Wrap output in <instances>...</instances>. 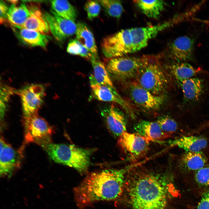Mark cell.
<instances>
[{
    "mask_svg": "<svg viewBox=\"0 0 209 209\" xmlns=\"http://www.w3.org/2000/svg\"><path fill=\"white\" fill-rule=\"evenodd\" d=\"M171 179L167 172L132 168L122 194L129 209H165L170 195Z\"/></svg>",
    "mask_w": 209,
    "mask_h": 209,
    "instance_id": "obj_1",
    "label": "cell"
},
{
    "mask_svg": "<svg viewBox=\"0 0 209 209\" xmlns=\"http://www.w3.org/2000/svg\"><path fill=\"white\" fill-rule=\"evenodd\" d=\"M134 167L108 169L88 174L74 188V197L80 209L99 201H112L122 195L127 175Z\"/></svg>",
    "mask_w": 209,
    "mask_h": 209,
    "instance_id": "obj_2",
    "label": "cell"
},
{
    "mask_svg": "<svg viewBox=\"0 0 209 209\" xmlns=\"http://www.w3.org/2000/svg\"><path fill=\"white\" fill-rule=\"evenodd\" d=\"M40 145L55 163L73 168L81 173L86 172L89 165L91 150L51 142Z\"/></svg>",
    "mask_w": 209,
    "mask_h": 209,
    "instance_id": "obj_3",
    "label": "cell"
},
{
    "mask_svg": "<svg viewBox=\"0 0 209 209\" xmlns=\"http://www.w3.org/2000/svg\"><path fill=\"white\" fill-rule=\"evenodd\" d=\"M135 78L141 86L156 96H163L168 85L165 71L153 58L142 67Z\"/></svg>",
    "mask_w": 209,
    "mask_h": 209,
    "instance_id": "obj_4",
    "label": "cell"
},
{
    "mask_svg": "<svg viewBox=\"0 0 209 209\" xmlns=\"http://www.w3.org/2000/svg\"><path fill=\"white\" fill-rule=\"evenodd\" d=\"M152 58L150 56L117 57L111 59L106 67L110 77L127 80L135 78L140 70Z\"/></svg>",
    "mask_w": 209,
    "mask_h": 209,
    "instance_id": "obj_5",
    "label": "cell"
},
{
    "mask_svg": "<svg viewBox=\"0 0 209 209\" xmlns=\"http://www.w3.org/2000/svg\"><path fill=\"white\" fill-rule=\"evenodd\" d=\"M101 46L105 56L111 59L133 53L130 28L121 30L105 38L102 41Z\"/></svg>",
    "mask_w": 209,
    "mask_h": 209,
    "instance_id": "obj_6",
    "label": "cell"
},
{
    "mask_svg": "<svg viewBox=\"0 0 209 209\" xmlns=\"http://www.w3.org/2000/svg\"><path fill=\"white\" fill-rule=\"evenodd\" d=\"M23 122L26 142H34L40 145L51 142V137L53 130L38 114L23 116Z\"/></svg>",
    "mask_w": 209,
    "mask_h": 209,
    "instance_id": "obj_7",
    "label": "cell"
},
{
    "mask_svg": "<svg viewBox=\"0 0 209 209\" xmlns=\"http://www.w3.org/2000/svg\"><path fill=\"white\" fill-rule=\"evenodd\" d=\"M118 142L128 158L135 161L146 156L150 141L137 133L126 131L118 138Z\"/></svg>",
    "mask_w": 209,
    "mask_h": 209,
    "instance_id": "obj_8",
    "label": "cell"
},
{
    "mask_svg": "<svg viewBox=\"0 0 209 209\" xmlns=\"http://www.w3.org/2000/svg\"><path fill=\"white\" fill-rule=\"evenodd\" d=\"M127 89L132 101L144 110H156L161 107L163 102V96L154 95L141 86L135 80L128 83Z\"/></svg>",
    "mask_w": 209,
    "mask_h": 209,
    "instance_id": "obj_9",
    "label": "cell"
},
{
    "mask_svg": "<svg viewBox=\"0 0 209 209\" xmlns=\"http://www.w3.org/2000/svg\"><path fill=\"white\" fill-rule=\"evenodd\" d=\"M18 93L21 98L24 116L38 114L45 96L44 86L39 84H29L21 89Z\"/></svg>",
    "mask_w": 209,
    "mask_h": 209,
    "instance_id": "obj_10",
    "label": "cell"
},
{
    "mask_svg": "<svg viewBox=\"0 0 209 209\" xmlns=\"http://www.w3.org/2000/svg\"><path fill=\"white\" fill-rule=\"evenodd\" d=\"M194 45V41L192 38L181 36L169 44L165 54L173 63L186 62L193 58Z\"/></svg>",
    "mask_w": 209,
    "mask_h": 209,
    "instance_id": "obj_11",
    "label": "cell"
},
{
    "mask_svg": "<svg viewBox=\"0 0 209 209\" xmlns=\"http://www.w3.org/2000/svg\"><path fill=\"white\" fill-rule=\"evenodd\" d=\"M175 19L153 26L130 28L132 40L133 52L138 51L146 46L149 41L160 32L172 26Z\"/></svg>",
    "mask_w": 209,
    "mask_h": 209,
    "instance_id": "obj_12",
    "label": "cell"
},
{
    "mask_svg": "<svg viewBox=\"0 0 209 209\" xmlns=\"http://www.w3.org/2000/svg\"><path fill=\"white\" fill-rule=\"evenodd\" d=\"M45 12L44 16L50 31L57 40L63 41L75 33L77 24L75 22L62 18L51 11Z\"/></svg>",
    "mask_w": 209,
    "mask_h": 209,
    "instance_id": "obj_13",
    "label": "cell"
},
{
    "mask_svg": "<svg viewBox=\"0 0 209 209\" xmlns=\"http://www.w3.org/2000/svg\"><path fill=\"white\" fill-rule=\"evenodd\" d=\"M92 95L100 101L114 102L119 104L132 117H134L130 105L118 94L113 87L108 85L96 84L91 85Z\"/></svg>",
    "mask_w": 209,
    "mask_h": 209,
    "instance_id": "obj_14",
    "label": "cell"
},
{
    "mask_svg": "<svg viewBox=\"0 0 209 209\" xmlns=\"http://www.w3.org/2000/svg\"><path fill=\"white\" fill-rule=\"evenodd\" d=\"M0 174L1 176H9L20 163L21 153L1 138Z\"/></svg>",
    "mask_w": 209,
    "mask_h": 209,
    "instance_id": "obj_15",
    "label": "cell"
},
{
    "mask_svg": "<svg viewBox=\"0 0 209 209\" xmlns=\"http://www.w3.org/2000/svg\"><path fill=\"white\" fill-rule=\"evenodd\" d=\"M101 114L107 127L114 136L118 138L127 131L125 115L118 108L111 105L103 109Z\"/></svg>",
    "mask_w": 209,
    "mask_h": 209,
    "instance_id": "obj_16",
    "label": "cell"
},
{
    "mask_svg": "<svg viewBox=\"0 0 209 209\" xmlns=\"http://www.w3.org/2000/svg\"><path fill=\"white\" fill-rule=\"evenodd\" d=\"M135 133L146 138L150 141H161L170 137L161 129L156 121L141 120L135 126Z\"/></svg>",
    "mask_w": 209,
    "mask_h": 209,
    "instance_id": "obj_17",
    "label": "cell"
},
{
    "mask_svg": "<svg viewBox=\"0 0 209 209\" xmlns=\"http://www.w3.org/2000/svg\"><path fill=\"white\" fill-rule=\"evenodd\" d=\"M30 15L21 27L47 35L50 32L49 26L39 7L34 3L27 5Z\"/></svg>",
    "mask_w": 209,
    "mask_h": 209,
    "instance_id": "obj_18",
    "label": "cell"
},
{
    "mask_svg": "<svg viewBox=\"0 0 209 209\" xmlns=\"http://www.w3.org/2000/svg\"><path fill=\"white\" fill-rule=\"evenodd\" d=\"M12 28L19 38L30 46L45 48L49 42V37L46 35L19 26H12Z\"/></svg>",
    "mask_w": 209,
    "mask_h": 209,
    "instance_id": "obj_19",
    "label": "cell"
},
{
    "mask_svg": "<svg viewBox=\"0 0 209 209\" xmlns=\"http://www.w3.org/2000/svg\"><path fill=\"white\" fill-rule=\"evenodd\" d=\"M184 98L188 102L198 100L203 93L204 85L202 80L193 77L183 81L181 84Z\"/></svg>",
    "mask_w": 209,
    "mask_h": 209,
    "instance_id": "obj_20",
    "label": "cell"
},
{
    "mask_svg": "<svg viewBox=\"0 0 209 209\" xmlns=\"http://www.w3.org/2000/svg\"><path fill=\"white\" fill-rule=\"evenodd\" d=\"M207 144V141L205 138L195 136H183L170 143L171 146L178 147L186 152H200L206 147Z\"/></svg>",
    "mask_w": 209,
    "mask_h": 209,
    "instance_id": "obj_21",
    "label": "cell"
},
{
    "mask_svg": "<svg viewBox=\"0 0 209 209\" xmlns=\"http://www.w3.org/2000/svg\"><path fill=\"white\" fill-rule=\"evenodd\" d=\"M76 39L86 47L95 57L98 58V49L94 36L88 26L84 23H77L75 33Z\"/></svg>",
    "mask_w": 209,
    "mask_h": 209,
    "instance_id": "obj_22",
    "label": "cell"
},
{
    "mask_svg": "<svg viewBox=\"0 0 209 209\" xmlns=\"http://www.w3.org/2000/svg\"><path fill=\"white\" fill-rule=\"evenodd\" d=\"M93 69V74L89 77L91 85L96 84L108 85L113 87L106 67L98 58L93 56L91 60Z\"/></svg>",
    "mask_w": 209,
    "mask_h": 209,
    "instance_id": "obj_23",
    "label": "cell"
},
{
    "mask_svg": "<svg viewBox=\"0 0 209 209\" xmlns=\"http://www.w3.org/2000/svg\"><path fill=\"white\" fill-rule=\"evenodd\" d=\"M180 163L183 168L188 171H197L206 165L207 159L200 152H186L181 156Z\"/></svg>",
    "mask_w": 209,
    "mask_h": 209,
    "instance_id": "obj_24",
    "label": "cell"
},
{
    "mask_svg": "<svg viewBox=\"0 0 209 209\" xmlns=\"http://www.w3.org/2000/svg\"><path fill=\"white\" fill-rule=\"evenodd\" d=\"M169 68L174 78L181 84L186 80L195 77L199 72L198 69L186 62L172 63Z\"/></svg>",
    "mask_w": 209,
    "mask_h": 209,
    "instance_id": "obj_25",
    "label": "cell"
},
{
    "mask_svg": "<svg viewBox=\"0 0 209 209\" xmlns=\"http://www.w3.org/2000/svg\"><path fill=\"white\" fill-rule=\"evenodd\" d=\"M9 8L7 18L12 26H22L30 15L28 6L24 3L12 4Z\"/></svg>",
    "mask_w": 209,
    "mask_h": 209,
    "instance_id": "obj_26",
    "label": "cell"
},
{
    "mask_svg": "<svg viewBox=\"0 0 209 209\" xmlns=\"http://www.w3.org/2000/svg\"><path fill=\"white\" fill-rule=\"evenodd\" d=\"M134 2L143 13L152 19L158 18L165 6V2L163 0H138Z\"/></svg>",
    "mask_w": 209,
    "mask_h": 209,
    "instance_id": "obj_27",
    "label": "cell"
},
{
    "mask_svg": "<svg viewBox=\"0 0 209 209\" xmlns=\"http://www.w3.org/2000/svg\"><path fill=\"white\" fill-rule=\"evenodd\" d=\"M51 11L64 18L75 22L77 17L74 7L67 1L56 0L51 1Z\"/></svg>",
    "mask_w": 209,
    "mask_h": 209,
    "instance_id": "obj_28",
    "label": "cell"
},
{
    "mask_svg": "<svg viewBox=\"0 0 209 209\" xmlns=\"http://www.w3.org/2000/svg\"><path fill=\"white\" fill-rule=\"evenodd\" d=\"M98 1L105 11L110 16L117 18L120 17L123 10L120 1L101 0Z\"/></svg>",
    "mask_w": 209,
    "mask_h": 209,
    "instance_id": "obj_29",
    "label": "cell"
},
{
    "mask_svg": "<svg viewBox=\"0 0 209 209\" xmlns=\"http://www.w3.org/2000/svg\"><path fill=\"white\" fill-rule=\"evenodd\" d=\"M67 51L71 55H79L90 60L93 56L89 51L77 39L70 41L68 45Z\"/></svg>",
    "mask_w": 209,
    "mask_h": 209,
    "instance_id": "obj_30",
    "label": "cell"
},
{
    "mask_svg": "<svg viewBox=\"0 0 209 209\" xmlns=\"http://www.w3.org/2000/svg\"><path fill=\"white\" fill-rule=\"evenodd\" d=\"M161 129L165 133L170 135L175 132L178 128L176 122L168 115H163L158 117L156 121Z\"/></svg>",
    "mask_w": 209,
    "mask_h": 209,
    "instance_id": "obj_31",
    "label": "cell"
},
{
    "mask_svg": "<svg viewBox=\"0 0 209 209\" xmlns=\"http://www.w3.org/2000/svg\"><path fill=\"white\" fill-rule=\"evenodd\" d=\"M194 177L196 182L199 186H209V165H206L196 171Z\"/></svg>",
    "mask_w": 209,
    "mask_h": 209,
    "instance_id": "obj_32",
    "label": "cell"
},
{
    "mask_svg": "<svg viewBox=\"0 0 209 209\" xmlns=\"http://www.w3.org/2000/svg\"><path fill=\"white\" fill-rule=\"evenodd\" d=\"M84 8L88 18L91 20L99 15L101 9L100 4L98 1H88L85 4Z\"/></svg>",
    "mask_w": 209,
    "mask_h": 209,
    "instance_id": "obj_33",
    "label": "cell"
},
{
    "mask_svg": "<svg viewBox=\"0 0 209 209\" xmlns=\"http://www.w3.org/2000/svg\"><path fill=\"white\" fill-rule=\"evenodd\" d=\"M197 209H209V190L202 194Z\"/></svg>",
    "mask_w": 209,
    "mask_h": 209,
    "instance_id": "obj_34",
    "label": "cell"
},
{
    "mask_svg": "<svg viewBox=\"0 0 209 209\" xmlns=\"http://www.w3.org/2000/svg\"><path fill=\"white\" fill-rule=\"evenodd\" d=\"M0 23L3 24L7 22V13L9 8L7 4L3 1H0Z\"/></svg>",
    "mask_w": 209,
    "mask_h": 209,
    "instance_id": "obj_35",
    "label": "cell"
},
{
    "mask_svg": "<svg viewBox=\"0 0 209 209\" xmlns=\"http://www.w3.org/2000/svg\"><path fill=\"white\" fill-rule=\"evenodd\" d=\"M9 2L13 4H16L18 2V0H10L8 1Z\"/></svg>",
    "mask_w": 209,
    "mask_h": 209,
    "instance_id": "obj_36",
    "label": "cell"
}]
</instances>
